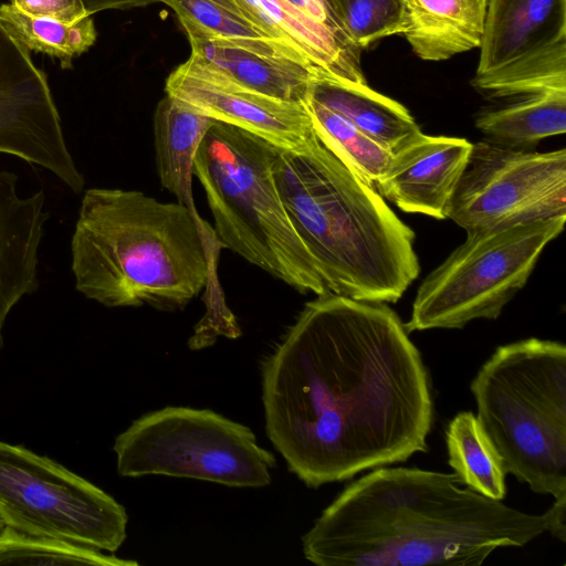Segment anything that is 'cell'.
<instances>
[{
  "label": "cell",
  "instance_id": "6da1fadb",
  "mask_svg": "<svg viewBox=\"0 0 566 566\" xmlns=\"http://www.w3.org/2000/svg\"><path fill=\"white\" fill-rule=\"evenodd\" d=\"M265 432L317 489L428 451L430 377L398 314L329 291L261 361Z\"/></svg>",
  "mask_w": 566,
  "mask_h": 566
},
{
  "label": "cell",
  "instance_id": "7a4b0ae2",
  "mask_svg": "<svg viewBox=\"0 0 566 566\" xmlns=\"http://www.w3.org/2000/svg\"><path fill=\"white\" fill-rule=\"evenodd\" d=\"M548 528L547 511L513 509L462 488L454 473L380 467L337 495L302 551L318 566H479Z\"/></svg>",
  "mask_w": 566,
  "mask_h": 566
},
{
  "label": "cell",
  "instance_id": "3957f363",
  "mask_svg": "<svg viewBox=\"0 0 566 566\" xmlns=\"http://www.w3.org/2000/svg\"><path fill=\"white\" fill-rule=\"evenodd\" d=\"M273 177L327 291L396 303L419 276L412 229L316 134L296 150L279 149Z\"/></svg>",
  "mask_w": 566,
  "mask_h": 566
},
{
  "label": "cell",
  "instance_id": "277c9868",
  "mask_svg": "<svg viewBox=\"0 0 566 566\" xmlns=\"http://www.w3.org/2000/svg\"><path fill=\"white\" fill-rule=\"evenodd\" d=\"M75 290L106 307L182 310L206 287L198 226L179 202L138 190L84 191L71 238Z\"/></svg>",
  "mask_w": 566,
  "mask_h": 566
},
{
  "label": "cell",
  "instance_id": "5b68a950",
  "mask_svg": "<svg viewBox=\"0 0 566 566\" xmlns=\"http://www.w3.org/2000/svg\"><path fill=\"white\" fill-rule=\"evenodd\" d=\"M478 420L506 473L566 497V346L531 337L499 346L470 385Z\"/></svg>",
  "mask_w": 566,
  "mask_h": 566
},
{
  "label": "cell",
  "instance_id": "8992f818",
  "mask_svg": "<svg viewBox=\"0 0 566 566\" xmlns=\"http://www.w3.org/2000/svg\"><path fill=\"white\" fill-rule=\"evenodd\" d=\"M277 147L217 122L193 163L222 243L301 293L327 292L314 258L294 229L273 177Z\"/></svg>",
  "mask_w": 566,
  "mask_h": 566
},
{
  "label": "cell",
  "instance_id": "52a82bcc",
  "mask_svg": "<svg viewBox=\"0 0 566 566\" xmlns=\"http://www.w3.org/2000/svg\"><path fill=\"white\" fill-rule=\"evenodd\" d=\"M565 221L562 216L467 233L419 285L407 332L459 329L478 318H497Z\"/></svg>",
  "mask_w": 566,
  "mask_h": 566
},
{
  "label": "cell",
  "instance_id": "ba28073f",
  "mask_svg": "<svg viewBox=\"0 0 566 566\" xmlns=\"http://www.w3.org/2000/svg\"><path fill=\"white\" fill-rule=\"evenodd\" d=\"M120 476L166 475L263 488L275 455L247 426L210 409L165 407L143 415L114 441Z\"/></svg>",
  "mask_w": 566,
  "mask_h": 566
},
{
  "label": "cell",
  "instance_id": "9c48e42d",
  "mask_svg": "<svg viewBox=\"0 0 566 566\" xmlns=\"http://www.w3.org/2000/svg\"><path fill=\"white\" fill-rule=\"evenodd\" d=\"M0 518L17 531L109 553L126 539L125 507L55 460L0 440Z\"/></svg>",
  "mask_w": 566,
  "mask_h": 566
},
{
  "label": "cell",
  "instance_id": "30bf717a",
  "mask_svg": "<svg viewBox=\"0 0 566 566\" xmlns=\"http://www.w3.org/2000/svg\"><path fill=\"white\" fill-rule=\"evenodd\" d=\"M566 216V149L472 144L448 219L467 233Z\"/></svg>",
  "mask_w": 566,
  "mask_h": 566
},
{
  "label": "cell",
  "instance_id": "8fae6325",
  "mask_svg": "<svg viewBox=\"0 0 566 566\" xmlns=\"http://www.w3.org/2000/svg\"><path fill=\"white\" fill-rule=\"evenodd\" d=\"M0 154L48 170L74 193L84 190L45 73L1 25Z\"/></svg>",
  "mask_w": 566,
  "mask_h": 566
},
{
  "label": "cell",
  "instance_id": "7c38bea8",
  "mask_svg": "<svg viewBox=\"0 0 566 566\" xmlns=\"http://www.w3.org/2000/svg\"><path fill=\"white\" fill-rule=\"evenodd\" d=\"M165 91L193 111L254 134L280 149L296 150L315 134L305 102L258 92L193 54L170 73Z\"/></svg>",
  "mask_w": 566,
  "mask_h": 566
},
{
  "label": "cell",
  "instance_id": "4fadbf2b",
  "mask_svg": "<svg viewBox=\"0 0 566 566\" xmlns=\"http://www.w3.org/2000/svg\"><path fill=\"white\" fill-rule=\"evenodd\" d=\"M471 150L472 143L465 138L431 136L419 129L391 150L375 189L405 212L448 219Z\"/></svg>",
  "mask_w": 566,
  "mask_h": 566
},
{
  "label": "cell",
  "instance_id": "5bb4252c",
  "mask_svg": "<svg viewBox=\"0 0 566 566\" xmlns=\"http://www.w3.org/2000/svg\"><path fill=\"white\" fill-rule=\"evenodd\" d=\"M473 80L566 51V0H488Z\"/></svg>",
  "mask_w": 566,
  "mask_h": 566
},
{
  "label": "cell",
  "instance_id": "9a60e30c",
  "mask_svg": "<svg viewBox=\"0 0 566 566\" xmlns=\"http://www.w3.org/2000/svg\"><path fill=\"white\" fill-rule=\"evenodd\" d=\"M217 120L193 111L166 94L154 113L155 164L163 188L175 195L196 221L202 238L209 266L206 289L221 291L218 262L223 248L214 229L199 214L192 192L193 163L197 149L209 128Z\"/></svg>",
  "mask_w": 566,
  "mask_h": 566
},
{
  "label": "cell",
  "instance_id": "2e32d148",
  "mask_svg": "<svg viewBox=\"0 0 566 566\" xmlns=\"http://www.w3.org/2000/svg\"><path fill=\"white\" fill-rule=\"evenodd\" d=\"M19 177L0 170V352L3 327L18 303L39 289V254L50 212L43 190L21 196Z\"/></svg>",
  "mask_w": 566,
  "mask_h": 566
},
{
  "label": "cell",
  "instance_id": "e0dca14e",
  "mask_svg": "<svg viewBox=\"0 0 566 566\" xmlns=\"http://www.w3.org/2000/svg\"><path fill=\"white\" fill-rule=\"evenodd\" d=\"M270 38L300 55L317 80L367 84L361 48L346 42L285 0H235Z\"/></svg>",
  "mask_w": 566,
  "mask_h": 566
},
{
  "label": "cell",
  "instance_id": "ac0fdd59",
  "mask_svg": "<svg viewBox=\"0 0 566 566\" xmlns=\"http://www.w3.org/2000/svg\"><path fill=\"white\" fill-rule=\"evenodd\" d=\"M401 35L422 60L480 48L488 0H402Z\"/></svg>",
  "mask_w": 566,
  "mask_h": 566
},
{
  "label": "cell",
  "instance_id": "d6986e66",
  "mask_svg": "<svg viewBox=\"0 0 566 566\" xmlns=\"http://www.w3.org/2000/svg\"><path fill=\"white\" fill-rule=\"evenodd\" d=\"M191 54L258 92L284 101L305 102L314 81L304 66L264 57L220 41L188 38Z\"/></svg>",
  "mask_w": 566,
  "mask_h": 566
},
{
  "label": "cell",
  "instance_id": "ffe728a7",
  "mask_svg": "<svg viewBox=\"0 0 566 566\" xmlns=\"http://www.w3.org/2000/svg\"><path fill=\"white\" fill-rule=\"evenodd\" d=\"M161 2L174 10L188 38H207L264 57L296 63L313 74L300 55L270 38L251 21L235 0Z\"/></svg>",
  "mask_w": 566,
  "mask_h": 566
},
{
  "label": "cell",
  "instance_id": "44dd1931",
  "mask_svg": "<svg viewBox=\"0 0 566 566\" xmlns=\"http://www.w3.org/2000/svg\"><path fill=\"white\" fill-rule=\"evenodd\" d=\"M308 95L390 150L420 129L402 104L367 84L317 80Z\"/></svg>",
  "mask_w": 566,
  "mask_h": 566
},
{
  "label": "cell",
  "instance_id": "7402d4cb",
  "mask_svg": "<svg viewBox=\"0 0 566 566\" xmlns=\"http://www.w3.org/2000/svg\"><path fill=\"white\" fill-rule=\"evenodd\" d=\"M475 126L488 142L532 150L542 139L565 133L566 90L523 96L507 106L483 112Z\"/></svg>",
  "mask_w": 566,
  "mask_h": 566
},
{
  "label": "cell",
  "instance_id": "603a6c76",
  "mask_svg": "<svg viewBox=\"0 0 566 566\" xmlns=\"http://www.w3.org/2000/svg\"><path fill=\"white\" fill-rule=\"evenodd\" d=\"M448 464L461 484L493 500L506 496L502 459L472 411L459 412L446 429Z\"/></svg>",
  "mask_w": 566,
  "mask_h": 566
},
{
  "label": "cell",
  "instance_id": "cb8c5ba5",
  "mask_svg": "<svg viewBox=\"0 0 566 566\" xmlns=\"http://www.w3.org/2000/svg\"><path fill=\"white\" fill-rule=\"evenodd\" d=\"M0 25L29 52L49 55L64 70L88 51L97 39L92 15L75 23L33 17L19 10L12 2L0 4Z\"/></svg>",
  "mask_w": 566,
  "mask_h": 566
},
{
  "label": "cell",
  "instance_id": "d4e9b609",
  "mask_svg": "<svg viewBox=\"0 0 566 566\" xmlns=\"http://www.w3.org/2000/svg\"><path fill=\"white\" fill-rule=\"evenodd\" d=\"M305 105L321 143L353 174L375 189L388 167L391 150L310 95Z\"/></svg>",
  "mask_w": 566,
  "mask_h": 566
},
{
  "label": "cell",
  "instance_id": "484cf974",
  "mask_svg": "<svg viewBox=\"0 0 566 566\" xmlns=\"http://www.w3.org/2000/svg\"><path fill=\"white\" fill-rule=\"evenodd\" d=\"M0 565L135 566L138 563L85 545L4 526L0 531Z\"/></svg>",
  "mask_w": 566,
  "mask_h": 566
},
{
  "label": "cell",
  "instance_id": "4316f807",
  "mask_svg": "<svg viewBox=\"0 0 566 566\" xmlns=\"http://www.w3.org/2000/svg\"><path fill=\"white\" fill-rule=\"evenodd\" d=\"M344 24L361 48L373 42L401 34L402 0H335Z\"/></svg>",
  "mask_w": 566,
  "mask_h": 566
},
{
  "label": "cell",
  "instance_id": "83f0119b",
  "mask_svg": "<svg viewBox=\"0 0 566 566\" xmlns=\"http://www.w3.org/2000/svg\"><path fill=\"white\" fill-rule=\"evenodd\" d=\"M12 3L30 15L64 23H75L88 17L81 0H12Z\"/></svg>",
  "mask_w": 566,
  "mask_h": 566
},
{
  "label": "cell",
  "instance_id": "f1b7e54d",
  "mask_svg": "<svg viewBox=\"0 0 566 566\" xmlns=\"http://www.w3.org/2000/svg\"><path fill=\"white\" fill-rule=\"evenodd\" d=\"M339 39L356 43L347 31L335 0H285ZM357 44V43H356Z\"/></svg>",
  "mask_w": 566,
  "mask_h": 566
},
{
  "label": "cell",
  "instance_id": "f546056e",
  "mask_svg": "<svg viewBox=\"0 0 566 566\" xmlns=\"http://www.w3.org/2000/svg\"><path fill=\"white\" fill-rule=\"evenodd\" d=\"M87 14L93 15L104 10H127L147 7L161 0H81Z\"/></svg>",
  "mask_w": 566,
  "mask_h": 566
},
{
  "label": "cell",
  "instance_id": "4dcf8cb0",
  "mask_svg": "<svg viewBox=\"0 0 566 566\" xmlns=\"http://www.w3.org/2000/svg\"><path fill=\"white\" fill-rule=\"evenodd\" d=\"M549 514L548 532L558 541L566 542V497L557 499L547 510Z\"/></svg>",
  "mask_w": 566,
  "mask_h": 566
},
{
  "label": "cell",
  "instance_id": "1f68e13d",
  "mask_svg": "<svg viewBox=\"0 0 566 566\" xmlns=\"http://www.w3.org/2000/svg\"><path fill=\"white\" fill-rule=\"evenodd\" d=\"M3 527H4V524H3V522H2V521H1V518H0V531H1Z\"/></svg>",
  "mask_w": 566,
  "mask_h": 566
}]
</instances>
